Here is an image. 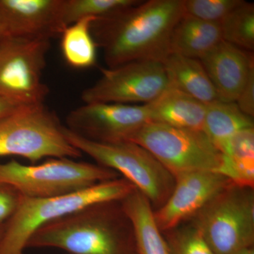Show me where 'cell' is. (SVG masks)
I'll list each match as a JSON object with an SVG mask.
<instances>
[{"label":"cell","mask_w":254,"mask_h":254,"mask_svg":"<svg viewBox=\"0 0 254 254\" xmlns=\"http://www.w3.org/2000/svg\"><path fill=\"white\" fill-rule=\"evenodd\" d=\"M171 194L154 211L160 231L167 232L193 218L215 195L232 184L227 177L215 171H194L175 177Z\"/></svg>","instance_id":"12"},{"label":"cell","mask_w":254,"mask_h":254,"mask_svg":"<svg viewBox=\"0 0 254 254\" xmlns=\"http://www.w3.org/2000/svg\"><path fill=\"white\" fill-rule=\"evenodd\" d=\"M224 41L252 53L254 49V4L242 1L220 23Z\"/></svg>","instance_id":"22"},{"label":"cell","mask_w":254,"mask_h":254,"mask_svg":"<svg viewBox=\"0 0 254 254\" xmlns=\"http://www.w3.org/2000/svg\"><path fill=\"white\" fill-rule=\"evenodd\" d=\"M64 131L66 139L82 154L122 174L152 206L160 208L171 194L175 177L141 145L130 141L98 143L77 136L65 126Z\"/></svg>","instance_id":"6"},{"label":"cell","mask_w":254,"mask_h":254,"mask_svg":"<svg viewBox=\"0 0 254 254\" xmlns=\"http://www.w3.org/2000/svg\"><path fill=\"white\" fill-rule=\"evenodd\" d=\"M4 33H5L4 28L3 27L1 23H0V36H1V35L4 34Z\"/></svg>","instance_id":"31"},{"label":"cell","mask_w":254,"mask_h":254,"mask_svg":"<svg viewBox=\"0 0 254 254\" xmlns=\"http://www.w3.org/2000/svg\"><path fill=\"white\" fill-rule=\"evenodd\" d=\"M101 77L83 90L84 103L146 105L170 88L163 63L134 61L116 67L102 68Z\"/></svg>","instance_id":"10"},{"label":"cell","mask_w":254,"mask_h":254,"mask_svg":"<svg viewBox=\"0 0 254 254\" xmlns=\"http://www.w3.org/2000/svg\"><path fill=\"white\" fill-rule=\"evenodd\" d=\"M254 127L253 118L242 113L235 102L218 100L206 105L203 131L220 153L236 133Z\"/></svg>","instance_id":"20"},{"label":"cell","mask_w":254,"mask_h":254,"mask_svg":"<svg viewBox=\"0 0 254 254\" xmlns=\"http://www.w3.org/2000/svg\"><path fill=\"white\" fill-rule=\"evenodd\" d=\"M147 105L150 122L203 131L206 105L172 86Z\"/></svg>","instance_id":"15"},{"label":"cell","mask_w":254,"mask_h":254,"mask_svg":"<svg viewBox=\"0 0 254 254\" xmlns=\"http://www.w3.org/2000/svg\"><path fill=\"white\" fill-rule=\"evenodd\" d=\"M222 155L218 173L234 185L254 188V127L242 130L232 137Z\"/></svg>","instance_id":"19"},{"label":"cell","mask_w":254,"mask_h":254,"mask_svg":"<svg viewBox=\"0 0 254 254\" xmlns=\"http://www.w3.org/2000/svg\"><path fill=\"white\" fill-rule=\"evenodd\" d=\"M236 104L241 111L247 116H254V68L251 70L245 86L236 100Z\"/></svg>","instance_id":"27"},{"label":"cell","mask_w":254,"mask_h":254,"mask_svg":"<svg viewBox=\"0 0 254 254\" xmlns=\"http://www.w3.org/2000/svg\"><path fill=\"white\" fill-rule=\"evenodd\" d=\"M23 197L14 187L0 180V224L6 223L11 218Z\"/></svg>","instance_id":"26"},{"label":"cell","mask_w":254,"mask_h":254,"mask_svg":"<svg viewBox=\"0 0 254 254\" xmlns=\"http://www.w3.org/2000/svg\"><path fill=\"white\" fill-rule=\"evenodd\" d=\"M116 178L118 173L111 169L68 158H50L38 165L15 160L0 163V180L26 198L61 196Z\"/></svg>","instance_id":"4"},{"label":"cell","mask_w":254,"mask_h":254,"mask_svg":"<svg viewBox=\"0 0 254 254\" xmlns=\"http://www.w3.org/2000/svg\"><path fill=\"white\" fill-rule=\"evenodd\" d=\"M234 254H254V247L241 250L240 252H237V253Z\"/></svg>","instance_id":"29"},{"label":"cell","mask_w":254,"mask_h":254,"mask_svg":"<svg viewBox=\"0 0 254 254\" xmlns=\"http://www.w3.org/2000/svg\"><path fill=\"white\" fill-rule=\"evenodd\" d=\"M25 106L27 105L21 104L0 97V120Z\"/></svg>","instance_id":"28"},{"label":"cell","mask_w":254,"mask_h":254,"mask_svg":"<svg viewBox=\"0 0 254 254\" xmlns=\"http://www.w3.org/2000/svg\"><path fill=\"white\" fill-rule=\"evenodd\" d=\"M64 129L44 103L23 107L0 120V157H21L33 164L47 158H80L81 152Z\"/></svg>","instance_id":"5"},{"label":"cell","mask_w":254,"mask_h":254,"mask_svg":"<svg viewBox=\"0 0 254 254\" xmlns=\"http://www.w3.org/2000/svg\"><path fill=\"white\" fill-rule=\"evenodd\" d=\"M149 122L147 104L84 103L69 112L65 127L89 141L115 143L129 141L137 131Z\"/></svg>","instance_id":"11"},{"label":"cell","mask_w":254,"mask_h":254,"mask_svg":"<svg viewBox=\"0 0 254 254\" xmlns=\"http://www.w3.org/2000/svg\"><path fill=\"white\" fill-rule=\"evenodd\" d=\"M242 0H184L185 15L207 22L219 23Z\"/></svg>","instance_id":"25"},{"label":"cell","mask_w":254,"mask_h":254,"mask_svg":"<svg viewBox=\"0 0 254 254\" xmlns=\"http://www.w3.org/2000/svg\"><path fill=\"white\" fill-rule=\"evenodd\" d=\"M93 17L82 18L64 28L61 34L62 53L66 63L76 68H86L96 63V43L91 33Z\"/></svg>","instance_id":"21"},{"label":"cell","mask_w":254,"mask_h":254,"mask_svg":"<svg viewBox=\"0 0 254 254\" xmlns=\"http://www.w3.org/2000/svg\"><path fill=\"white\" fill-rule=\"evenodd\" d=\"M165 233L170 254H215L192 224Z\"/></svg>","instance_id":"24"},{"label":"cell","mask_w":254,"mask_h":254,"mask_svg":"<svg viewBox=\"0 0 254 254\" xmlns=\"http://www.w3.org/2000/svg\"><path fill=\"white\" fill-rule=\"evenodd\" d=\"M163 64L170 86L205 105L218 100L213 83L199 60L170 53Z\"/></svg>","instance_id":"18"},{"label":"cell","mask_w":254,"mask_h":254,"mask_svg":"<svg viewBox=\"0 0 254 254\" xmlns=\"http://www.w3.org/2000/svg\"><path fill=\"white\" fill-rule=\"evenodd\" d=\"M50 39L0 36V97L23 105L43 104L49 89L43 82Z\"/></svg>","instance_id":"9"},{"label":"cell","mask_w":254,"mask_h":254,"mask_svg":"<svg viewBox=\"0 0 254 254\" xmlns=\"http://www.w3.org/2000/svg\"><path fill=\"white\" fill-rule=\"evenodd\" d=\"M138 0H64L62 23L64 27L82 18L108 17L138 3Z\"/></svg>","instance_id":"23"},{"label":"cell","mask_w":254,"mask_h":254,"mask_svg":"<svg viewBox=\"0 0 254 254\" xmlns=\"http://www.w3.org/2000/svg\"><path fill=\"white\" fill-rule=\"evenodd\" d=\"M222 41L220 24L184 14L172 33L170 53L200 60Z\"/></svg>","instance_id":"17"},{"label":"cell","mask_w":254,"mask_h":254,"mask_svg":"<svg viewBox=\"0 0 254 254\" xmlns=\"http://www.w3.org/2000/svg\"><path fill=\"white\" fill-rule=\"evenodd\" d=\"M200 61L218 100L235 103L254 68V55L222 41Z\"/></svg>","instance_id":"14"},{"label":"cell","mask_w":254,"mask_h":254,"mask_svg":"<svg viewBox=\"0 0 254 254\" xmlns=\"http://www.w3.org/2000/svg\"></svg>","instance_id":"32"},{"label":"cell","mask_w":254,"mask_h":254,"mask_svg":"<svg viewBox=\"0 0 254 254\" xmlns=\"http://www.w3.org/2000/svg\"><path fill=\"white\" fill-rule=\"evenodd\" d=\"M135 190L126 179L118 177L61 196H23L17 210L5 223L0 254H23L32 235L45 224L93 203L123 200Z\"/></svg>","instance_id":"3"},{"label":"cell","mask_w":254,"mask_h":254,"mask_svg":"<svg viewBox=\"0 0 254 254\" xmlns=\"http://www.w3.org/2000/svg\"><path fill=\"white\" fill-rule=\"evenodd\" d=\"M64 0H0L5 33L51 38L61 36Z\"/></svg>","instance_id":"13"},{"label":"cell","mask_w":254,"mask_h":254,"mask_svg":"<svg viewBox=\"0 0 254 254\" xmlns=\"http://www.w3.org/2000/svg\"><path fill=\"white\" fill-rule=\"evenodd\" d=\"M215 254H234L254 244V188L230 184L193 217Z\"/></svg>","instance_id":"7"},{"label":"cell","mask_w":254,"mask_h":254,"mask_svg":"<svg viewBox=\"0 0 254 254\" xmlns=\"http://www.w3.org/2000/svg\"><path fill=\"white\" fill-rule=\"evenodd\" d=\"M131 223L136 254H170L165 237L155 222L153 207L146 197L135 190L121 200Z\"/></svg>","instance_id":"16"},{"label":"cell","mask_w":254,"mask_h":254,"mask_svg":"<svg viewBox=\"0 0 254 254\" xmlns=\"http://www.w3.org/2000/svg\"><path fill=\"white\" fill-rule=\"evenodd\" d=\"M27 248L69 254H136L131 223L121 200L93 203L39 227Z\"/></svg>","instance_id":"2"},{"label":"cell","mask_w":254,"mask_h":254,"mask_svg":"<svg viewBox=\"0 0 254 254\" xmlns=\"http://www.w3.org/2000/svg\"><path fill=\"white\" fill-rule=\"evenodd\" d=\"M184 14V0L139 1L95 19L92 36L108 68L134 61L163 63L170 54L174 28Z\"/></svg>","instance_id":"1"},{"label":"cell","mask_w":254,"mask_h":254,"mask_svg":"<svg viewBox=\"0 0 254 254\" xmlns=\"http://www.w3.org/2000/svg\"><path fill=\"white\" fill-rule=\"evenodd\" d=\"M4 230L5 223L0 224V243H1V241L2 240L3 235H4Z\"/></svg>","instance_id":"30"},{"label":"cell","mask_w":254,"mask_h":254,"mask_svg":"<svg viewBox=\"0 0 254 254\" xmlns=\"http://www.w3.org/2000/svg\"><path fill=\"white\" fill-rule=\"evenodd\" d=\"M130 141L141 145L174 177L194 171L219 172L222 155L203 131L149 122Z\"/></svg>","instance_id":"8"}]
</instances>
